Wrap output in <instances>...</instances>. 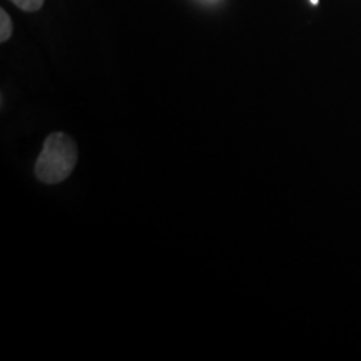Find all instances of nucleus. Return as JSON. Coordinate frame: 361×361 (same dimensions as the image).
<instances>
[{
    "mask_svg": "<svg viewBox=\"0 0 361 361\" xmlns=\"http://www.w3.org/2000/svg\"><path fill=\"white\" fill-rule=\"evenodd\" d=\"M78 164V146L64 133H54L45 139L42 151L35 162V176L45 184L66 180Z\"/></svg>",
    "mask_w": 361,
    "mask_h": 361,
    "instance_id": "1",
    "label": "nucleus"
},
{
    "mask_svg": "<svg viewBox=\"0 0 361 361\" xmlns=\"http://www.w3.org/2000/svg\"><path fill=\"white\" fill-rule=\"evenodd\" d=\"M12 32L13 25L11 17H8V13L4 8H0V42H7L12 37Z\"/></svg>",
    "mask_w": 361,
    "mask_h": 361,
    "instance_id": "2",
    "label": "nucleus"
},
{
    "mask_svg": "<svg viewBox=\"0 0 361 361\" xmlns=\"http://www.w3.org/2000/svg\"><path fill=\"white\" fill-rule=\"evenodd\" d=\"M11 2L24 12H37L42 8L45 0H11Z\"/></svg>",
    "mask_w": 361,
    "mask_h": 361,
    "instance_id": "3",
    "label": "nucleus"
},
{
    "mask_svg": "<svg viewBox=\"0 0 361 361\" xmlns=\"http://www.w3.org/2000/svg\"><path fill=\"white\" fill-rule=\"evenodd\" d=\"M310 2L313 4V6H318V4H319V0H310Z\"/></svg>",
    "mask_w": 361,
    "mask_h": 361,
    "instance_id": "4",
    "label": "nucleus"
}]
</instances>
